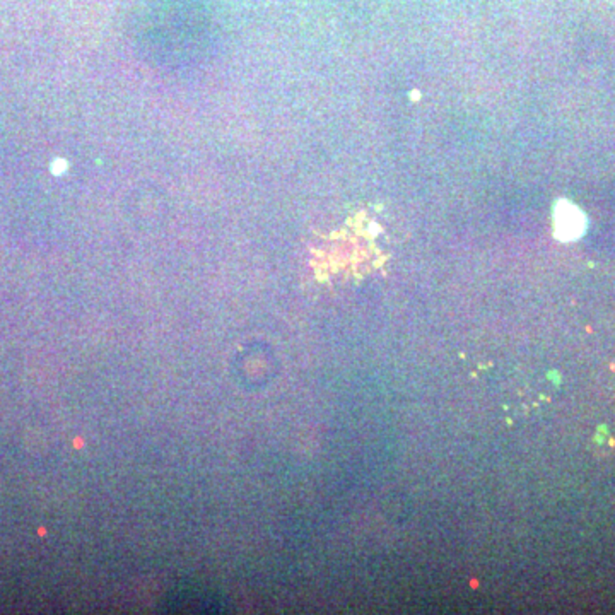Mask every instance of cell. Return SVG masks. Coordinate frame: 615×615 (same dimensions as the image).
Listing matches in <instances>:
<instances>
[{
    "label": "cell",
    "instance_id": "obj_1",
    "mask_svg": "<svg viewBox=\"0 0 615 615\" xmlns=\"http://www.w3.org/2000/svg\"><path fill=\"white\" fill-rule=\"evenodd\" d=\"M557 235L562 240H573L576 238L583 229V220L580 219V212L571 205H564L562 209H557L556 217Z\"/></svg>",
    "mask_w": 615,
    "mask_h": 615
}]
</instances>
